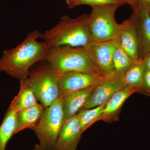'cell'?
Returning a JSON list of instances; mask_svg holds the SVG:
<instances>
[{
    "instance_id": "cell-17",
    "label": "cell",
    "mask_w": 150,
    "mask_h": 150,
    "mask_svg": "<svg viewBox=\"0 0 150 150\" xmlns=\"http://www.w3.org/2000/svg\"><path fill=\"white\" fill-rule=\"evenodd\" d=\"M25 80L20 81L19 91L11 103L18 112L34 106L38 103L35 95L26 83Z\"/></svg>"
},
{
    "instance_id": "cell-9",
    "label": "cell",
    "mask_w": 150,
    "mask_h": 150,
    "mask_svg": "<svg viewBox=\"0 0 150 150\" xmlns=\"http://www.w3.org/2000/svg\"><path fill=\"white\" fill-rule=\"evenodd\" d=\"M126 86L122 79L115 75L106 77L95 88L82 109L91 108L104 104L116 92Z\"/></svg>"
},
{
    "instance_id": "cell-2",
    "label": "cell",
    "mask_w": 150,
    "mask_h": 150,
    "mask_svg": "<svg viewBox=\"0 0 150 150\" xmlns=\"http://www.w3.org/2000/svg\"><path fill=\"white\" fill-rule=\"evenodd\" d=\"M89 16L84 14L75 18L62 16L56 25L42 34L41 38L51 47L87 48L94 43L89 24Z\"/></svg>"
},
{
    "instance_id": "cell-19",
    "label": "cell",
    "mask_w": 150,
    "mask_h": 150,
    "mask_svg": "<svg viewBox=\"0 0 150 150\" xmlns=\"http://www.w3.org/2000/svg\"><path fill=\"white\" fill-rule=\"evenodd\" d=\"M134 63L118 43L112 58L114 75L122 79L124 74Z\"/></svg>"
},
{
    "instance_id": "cell-18",
    "label": "cell",
    "mask_w": 150,
    "mask_h": 150,
    "mask_svg": "<svg viewBox=\"0 0 150 150\" xmlns=\"http://www.w3.org/2000/svg\"><path fill=\"white\" fill-rule=\"evenodd\" d=\"M146 69L144 61L140 60L134 63L124 74L121 79L126 86L137 88L140 93Z\"/></svg>"
},
{
    "instance_id": "cell-4",
    "label": "cell",
    "mask_w": 150,
    "mask_h": 150,
    "mask_svg": "<svg viewBox=\"0 0 150 150\" xmlns=\"http://www.w3.org/2000/svg\"><path fill=\"white\" fill-rule=\"evenodd\" d=\"M121 6L119 4H111L91 7L89 24L94 42L118 39L122 24L116 22L115 15L117 9Z\"/></svg>"
},
{
    "instance_id": "cell-21",
    "label": "cell",
    "mask_w": 150,
    "mask_h": 150,
    "mask_svg": "<svg viewBox=\"0 0 150 150\" xmlns=\"http://www.w3.org/2000/svg\"><path fill=\"white\" fill-rule=\"evenodd\" d=\"M111 4H119L123 5L126 4L124 0H72L67 4L69 7L73 8L83 5H87L92 7Z\"/></svg>"
},
{
    "instance_id": "cell-6",
    "label": "cell",
    "mask_w": 150,
    "mask_h": 150,
    "mask_svg": "<svg viewBox=\"0 0 150 150\" xmlns=\"http://www.w3.org/2000/svg\"><path fill=\"white\" fill-rule=\"evenodd\" d=\"M25 81L45 108L60 97L58 74L48 63L29 73Z\"/></svg>"
},
{
    "instance_id": "cell-3",
    "label": "cell",
    "mask_w": 150,
    "mask_h": 150,
    "mask_svg": "<svg viewBox=\"0 0 150 150\" xmlns=\"http://www.w3.org/2000/svg\"><path fill=\"white\" fill-rule=\"evenodd\" d=\"M46 60L58 74L82 73L105 76L85 48L68 46L51 47Z\"/></svg>"
},
{
    "instance_id": "cell-26",
    "label": "cell",
    "mask_w": 150,
    "mask_h": 150,
    "mask_svg": "<svg viewBox=\"0 0 150 150\" xmlns=\"http://www.w3.org/2000/svg\"><path fill=\"white\" fill-rule=\"evenodd\" d=\"M33 150H43V149L39 144H37L35 145Z\"/></svg>"
},
{
    "instance_id": "cell-20",
    "label": "cell",
    "mask_w": 150,
    "mask_h": 150,
    "mask_svg": "<svg viewBox=\"0 0 150 150\" xmlns=\"http://www.w3.org/2000/svg\"><path fill=\"white\" fill-rule=\"evenodd\" d=\"M106 102L100 106L88 109H81L76 115L83 132L98 121Z\"/></svg>"
},
{
    "instance_id": "cell-12",
    "label": "cell",
    "mask_w": 150,
    "mask_h": 150,
    "mask_svg": "<svg viewBox=\"0 0 150 150\" xmlns=\"http://www.w3.org/2000/svg\"><path fill=\"white\" fill-rule=\"evenodd\" d=\"M139 93L137 88L126 86L116 92L106 102L98 121L111 123L118 121L124 103L133 94Z\"/></svg>"
},
{
    "instance_id": "cell-11",
    "label": "cell",
    "mask_w": 150,
    "mask_h": 150,
    "mask_svg": "<svg viewBox=\"0 0 150 150\" xmlns=\"http://www.w3.org/2000/svg\"><path fill=\"white\" fill-rule=\"evenodd\" d=\"M83 133L76 115L65 120L57 138L55 150H76Z\"/></svg>"
},
{
    "instance_id": "cell-8",
    "label": "cell",
    "mask_w": 150,
    "mask_h": 150,
    "mask_svg": "<svg viewBox=\"0 0 150 150\" xmlns=\"http://www.w3.org/2000/svg\"><path fill=\"white\" fill-rule=\"evenodd\" d=\"M117 40L94 42L86 48L92 60L105 76L114 75L112 58Z\"/></svg>"
},
{
    "instance_id": "cell-1",
    "label": "cell",
    "mask_w": 150,
    "mask_h": 150,
    "mask_svg": "<svg viewBox=\"0 0 150 150\" xmlns=\"http://www.w3.org/2000/svg\"><path fill=\"white\" fill-rule=\"evenodd\" d=\"M42 33L34 30L28 33L20 44L3 52L0 59V72H4L20 81L26 79L30 67L46 60L50 47L46 41H38Z\"/></svg>"
},
{
    "instance_id": "cell-22",
    "label": "cell",
    "mask_w": 150,
    "mask_h": 150,
    "mask_svg": "<svg viewBox=\"0 0 150 150\" xmlns=\"http://www.w3.org/2000/svg\"><path fill=\"white\" fill-rule=\"evenodd\" d=\"M140 93L146 96L150 97V71L146 69L145 70Z\"/></svg>"
},
{
    "instance_id": "cell-13",
    "label": "cell",
    "mask_w": 150,
    "mask_h": 150,
    "mask_svg": "<svg viewBox=\"0 0 150 150\" xmlns=\"http://www.w3.org/2000/svg\"><path fill=\"white\" fill-rule=\"evenodd\" d=\"M139 37L140 60L150 53V12L139 5L133 11Z\"/></svg>"
},
{
    "instance_id": "cell-23",
    "label": "cell",
    "mask_w": 150,
    "mask_h": 150,
    "mask_svg": "<svg viewBox=\"0 0 150 150\" xmlns=\"http://www.w3.org/2000/svg\"><path fill=\"white\" fill-rule=\"evenodd\" d=\"M126 4H128L129 5L131 8H132L133 11L135 10L138 8L139 6L137 0H124Z\"/></svg>"
},
{
    "instance_id": "cell-16",
    "label": "cell",
    "mask_w": 150,
    "mask_h": 150,
    "mask_svg": "<svg viewBox=\"0 0 150 150\" xmlns=\"http://www.w3.org/2000/svg\"><path fill=\"white\" fill-rule=\"evenodd\" d=\"M18 112L11 103L0 126V150H6L9 140L15 134Z\"/></svg>"
},
{
    "instance_id": "cell-7",
    "label": "cell",
    "mask_w": 150,
    "mask_h": 150,
    "mask_svg": "<svg viewBox=\"0 0 150 150\" xmlns=\"http://www.w3.org/2000/svg\"><path fill=\"white\" fill-rule=\"evenodd\" d=\"M60 97L98 85L106 77L82 73L58 74Z\"/></svg>"
},
{
    "instance_id": "cell-15",
    "label": "cell",
    "mask_w": 150,
    "mask_h": 150,
    "mask_svg": "<svg viewBox=\"0 0 150 150\" xmlns=\"http://www.w3.org/2000/svg\"><path fill=\"white\" fill-rule=\"evenodd\" d=\"M44 108L43 105L38 103L34 106L18 112L15 134L34 127L39 121Z\"/></svg>"
},
{
    "instance_id": "cell-14",
    "label": "cell",
    "mask_w": 150,
    "mask_h": 150,
    "mask_svg": "<svg viewBox=\"0 0 150 150\" xmlns=\"http://www.w3.org/2000/svg\"><path fill=\"white\" fill-rule=\"evenodd\" d=\"M96 86L61 97L64 112V121L75 116L82 109Z\"/></svg>"
},
{
    "instance_id": "cell-25",
    "label": "cell",
    "mask_w": 150,
    "mask_h": 150,
    "mask_svg": "<svg viewBox=\"0 0 150 150\" xmlns=\"http://www.w3.org/2000/svg\"><path fill=\"white\" fill-rule=\"evenodd\" d=\"M142 60L144 61L146 69L150 71V53L146 55Z\"/></svg>"
},
{
    "instance_id": "cell-24",
    "label": "cell",
    "mask_w": 150,
    "mask_h": 150,
    "mask_svg": "<svg viewBox=\"0 0 150 150\" xmlns=\"http://www.w3.org/2000/svg\"><path fill=\"white\" fill-rule=\"evenodd\" d=\"M139 5L144 7L150 12V0H137Z\"/></svg>"
},
{
    "instance_id": "cell-5",
    "label": "cell",
    "mask_w": 150,
    "mask_h": 150,
    "mask_svg": "<svg viewBox=\"0 0 150 150\" xmlns=\"http://www.w3.org/2000/svg\"><path fill=\"white\" fill-rule=\"evenodd\" d=\"M64 121L62 99L59 97L45 108L37 124L32 130L35 132L43 150H55L57 138Z\"/></svg>"
},
{
    "instance_id": "cell-10",
    "label": "cell",
    "mask_w": 150,
    "mask_h": 150,
    "mask_svg": "<svg viewBox=\"0 0 150 150\" xmlns=\"http://www.w3.org/2000/svg\"><path fill=\"white\" fill-rule=\"evenodd\" d=\"M118 44L134 62L140 61L139 37L134 15L122 23Z\"/></svg>"
},
{
    "instance_id": "cell-27",
    "label": "cell",
    "mask_w": 150,
    "mask_h": 150,
    "mask_svg": "<svg viewBox=\"0 0 150 150\" xmlns=\"http://www.w3.org/2000/svg\"><path fill=\"white\" fill-rule=\"evenodd\" d=\"M65 1H66V3H67V4H68V3L70 2L71 1H72V0H65Z\"/></svg>"
}]
</instances>
